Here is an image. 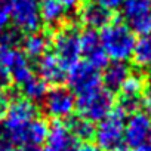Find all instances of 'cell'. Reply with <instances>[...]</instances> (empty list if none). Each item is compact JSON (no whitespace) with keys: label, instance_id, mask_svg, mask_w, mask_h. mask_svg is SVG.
Segmentation results:
<instances>
[{"label":"cell","instance_id":"6da1fadb","mask_svg":"<svg viewBox=\"0 0 151 151\" xmlns=\"http://www.w3.org/2000/svg\"><path fill=\"white\" fill-rule=\"evenodd\" d=\"M36 117V104L22 96H15L9 102L2 120H0V150L6 151L11 148L21 147L22 132L27 124Z\"/></svg>","mask_w":151,"mask_h":151},{"label":"cell","instance_id":"7a4b0ae2","mask_svg":"<svg viewBox=\"0 0 151 151\" xmlns=\"http://www.w3.org/2000/svg\"><path fill=\"white\" fill-rule=\"evenodd\" d=\"M99 40L108 59L119 62L132 58L136 43L133 31L120 19H113L108 25L101 28Z\"/></svg>","mask_w":151,"mask_h":151},{"label":"cell","instance_id":"3957f363","mask_svg":"<svg viewBox=\"0 0 151 151\" xmlns=\"http://www.w3.org/2000/svg\"><path fill=\"white\" fill-rule=\"evenodd\" d=\"M50 46L53 55L67 68V71L80 61V30L73 22H64L53 31L50 37Z\"/></svg>","mask_w":151,"mask_h":151},{"label":"cell","instance_id":"277c9868","mask_svg":"<svg viewBox=\"0 0 151 151\" xmlns=\"http://www.w3.org/2000/svg\"><path fill=\"white\" fill-rule=\"evenodd\" d=\"M114 93L102 86L91 92L77 95L76 98V110L79 111V116L92 123L101 122L105 116H108L114 108Z\"/></svg>","mask_w":151,"mask_h":151},{"label":"cell","instance_id":"5b68a950","mask_svg":"<svg viewBox=\"0 0 151 151\" xmlns=\"http://www.w3.org/2000/svg\"><path fill=\"white\" fill-rule=\"evenodd\" d=\"M124 124L126 114L119 107H114L111 113L105 116L101 122H98V126L95 127L93 139L98 148L101 151H110L120 147L124 136Z\"/></svg>","mask_w":151,"mask_h":151},{"label":"cell","instance_id":"8992f818","mask_svg":"<svg viewBox=\"0 0 151 151\" xmlns=\"http://www.w3.org/2000/svg\"><path fill=\"white\" fill-rule=\"evenodd\" d=\"M0 67L11 74L12 83L18 86H22L25 82L34 77V70L28 58L18 47L0 46Z\"/></svg>","mask_w":151,"mask_h":151},{"label":"cell","instance_id":"52a82bcc","mask_svg":"<svg viewBox=\"0 0 151 151\" xmlns=\"http://www.w3.org/2000/svg\"><path fill=\"white\" fill-rule=\"evenodd\" d=\"M43 110L53 120L61 122L62 119H70L76 110L74 92L62 85L52 88L43 98Z\"/></svg>","mask_w":151,"mask_h":151},{"label":"cell","instance_id":"ba28073f","mask_svg":"<svg viewBox=\"0 0 151 151\" xmlns=\"http://www.w3.org/2000/svg\"><path fill=\"white\" fill-rule=\"evenodd\" d=\"M122 15L124 24L133 31V34L145 36L151 33V2L123 0Z\"/></svg>","mask_w":151,"mask_h":151},{"label":"cell","instance_id":"9c48e42d","mask_svg":"<svg viewBox=\"0 0 151 151\" xmlns=\"http://www.w3.org/2000/svg\"><path fill=\"white\" fill-rule=\"evenodd\" d=\"M11 21L19 33L39 31L42 21L37 0H11Z\"/></svg>","mask_w":151,"mask_h":151},{"label":"cell","instance_id":"30bf717a","mask_svg":"<svg viewBox=\"0 0 151 151\" xmlns=\"http://www.w3.org/2000/svg\"><path fill=\"white\" fill-rule=\"evenodd\" d=\"M67 80L70 89L77 95L91 92L102 86L101 73L89 65L86 61H79L76 65H73L67 73Z\"/></svg>","mask_w":151,"mask_h":151},{"label":"cell","instance_id":"8fae6325","mask_svg":"<svg viewBox=\"0 0 151 151\" xmlns=\"http://www.w3.org/2000/svg\"><path fill=\"white\" fill-rule=\"evenodd\" d=\"M124 142L130 148H138L151 139V116L144 111L130 114L124 124Z\"/></svg>","mask_w":151,"mask_h":151},{"label":"cell","instance_id":"7c38bea8","mask_svg":"<svg viewBox=\"0 0 151 151\" xmlns=\"http://www.w3.org/2000/svg\"><path fill=\"white\" fill-rule=\"evenodd\" d=\"M144 77L141 74H130L127 80L119 91V108L124 114H133L139 111L142 105V91H144Z\"/></svg>","mask_w":151,"mask_h":151},{"label":"cell","instance_id":"4fadbf2b","mask_svg":"<svg viewBox=\"0 0 151 151\" xmlns=\"http://www.w3.org/2000/svg\"><path fill=\"white\" fill-rule=\"evenodd\" d=\"M80 52L86 58V62L98 71L104 70L108 65V56L101 46L99 33H96L95 30L88 28L80 33Z\"/></svg>","mask_w":151,"mask_h":151},{"label":"cell","instance_id":"5bb4252c","mask_svg":"<svg viewBox=\"0 0 151 151\" xmlns=\"http://www.w3.org/2000/svg\"><path fill=\"white\" fill-rule=\"evenodd\" d=\"M43 151H77L80 142L68 130L67 124L55 120L47 130Z\"/></svg>","mask_w":151,"mask_h":151},{"label":"cell","instance_id":"9a60e30c","mask_svg":"<svg viewBox=\"0 0 151 151\" xmlns=\"http://www.w3.org/2000/svg\"><path fill=\"white\" fill-rule=\"evenodd\" d=\"M37 73L46 85L61 86L67 80L68 71L52 52H47L37 59Z\"/></svg>","mask_w":151,"mask_h":151},{"label":"cell","instance_id":"2e32d148","mask_svg":"<svg viewBox=\"0 0 151 151\" xmlns=\"http://www.w3.org/2000/svg\"><path fill=\"white\" fill-rule=\"evenodd\" d=\"M79 8H80V12H79L80 22L91 30H96V28L101 30L114 19L111 12L93 3L92 0H83Z\"/></svg>","mask_w":151,"mask_h":151},{"label":"cell","instance_id":"e0dca14e","mask_svg":"<svg viewBox=\"0 0 151 151\" xmlns=\"http://www.w3.org/2000/svg\"><path fill=\"white\" fill-rule=\"evenodd\" d=\"M132 74L130 67L126 62L113 61L108 62V65L104 68V73L101 74V82L104 83V88L110 92H119L123 83L127 80V77Z\"/></svg>","mask_w":151,"mask_h":151},{"label":"cell","instance_id":"ac0fdd59","mask_svg":"<svg viewBox=\"0 0 151 151\" xmlns=\"http://www.w3.org/2000/svg\"><path fill=\"white\" fill-rule=\"evenodd\" d=\"M50 34L47 31H34L27 34L22 42V52L28 59H39L45 53H47L50 47Z\"/></svg>","mask_w":151,"mask_h":151},{"label":"cell","instance_id":"d6986e66","mask_svg":"<svg viewBox=\"0 0 151 151\" xmlns=\"http://www.w3.org/2000/svg\"><path fill=\"white\" fill-rule=\"evenodd\" d=\"M39 12H40V21L53 31L65 22L64 19L67 9L59 0H40Z\"/></svg>","mask_w":151,"mask_h":151},{"label":"cell","instance_id":"ffe728a7","mask_svg":"<svg viewBox=\"0 0 151 151\" xmlns=\"http://www.w3.org/2000/svg\"><path fill=\"white\" fill-rule=\"evenodd\" d=\"M49 124L45 119L36 117L27 124L21 136V147H40L47 136Z\"/></svg>","mask_w":151,"mask_h":151},{"label":"cell","instance_id":"44dd1931","mask_svg":"<svg viewBox=\"0 0 151 151\" xmlns=\"http://www.w3.org/2000/svg\"><path fill=\"white\" fill-rule=\"evenodd\" d=\"M65 124H67L68 130L71 132V135L77 141L91 142V139H93L95 126L92 122L83 119L82 116H71L68 119V123H65Z\"/></svg>","mask_w":151,"mask_h":151},{"label":"cell","instance_id":"7402d4cb","mask_svg":"<svg viewBox=\"0 0 151 151\" xmlns=\"http://www.w3.org/2000/svg\"><path fill=\"white\" fill-rule=\"evenodd\" d=\"M132 59L138 68L150 70L151 73V33L141 36L139 40H136Z\"/></svg>","mask_w":151,"mask_h":151},{"label":"cell","instance_id":"603a6c76","mask_svg":"<svg viewBox=\"0 0 151 151\" xmlns=\"http://www.w3.org/2000/svg\"><path fill=\"white\" fill-rule=\"evenodd\" d=\"M19 88H21V92H22V98H25L31 102L43 101V98L47 93V85L40 77H37V76L31 77L28 82H25Z\"/></svg>","mask_w":151,"mask_h":151},{"label":"cell","instance_id":"cb8c5ba5","mask_svg":"<svg viewBox=\"0 0 151 151\" xmlns=\"http://www.w3.org/2000/svg\"><path fill=\"white\" fill-rule=\"evenodd\" d=\"M22 42V36L21 33L15 28V30H5L3 34L0 36V46H8V47H17L18 45H21Z\"/></svg>","mask_w":151,"mask_h":151},{"label":"cell","instance_id":"d4e9b609","mask_svg":"<svg viewBox=\"0 0 151 151\" xmlns=\"http://www.w3.org/2000/svg\"><path fill=\"white\" fill-rule=\"evenodd\" d=\"M11 22V0H0V33Z\"/></svg>","mask_w":151,"mask_h":151},{"label":"cell","instance_id":"484cf974","mask_svg":"<svg viewBox=\"0 0 151 151\" xmlns=\"http://www.w3.org/2000/svg\"><path fill=\"white\" fill-rule=\"evenodd\" d=\"M142 105L145 107L147 113L151 116V73L144 80V91H142Z\"/></svg>","mask_w":151,"mask_h":151},{"label":"cell","instance_id":"4316f807","mask_svg":"<svg viewBox=\"0 0 151 151\" xmlns=\"http://www.w3.org/2000/svg\"><path fill=\"white\" fill-rule=\"evenodd\" d=\"M92 2L99 5L101 8L107 9L111 14H114L117 9H120L122 5H123V0H92Z\"/></svg>","mask_w":151,"mask_h":151},{"label":"cell","instance_id":"83f0119b","mask_svg":"<svg viewBox=\"0 0 151 151\" xmlns=\"http://www.w3.org/2000/svg\"><path fill=\"white\" fill-rule=\"evenodd\" d=\"M11 85H12V79H11V74L0 67V91H8L11 89Z\"/></svg>","mask_w":151,"mask_h":151},{"label":"cell","instance_id":"f1b7e54d","mask_svg":"<svg viewBox=\"0 0 151 151\" xmlns=\"http://www.w3.org/2000/svg\"><path fill=\"white\" fill-rule=\"evenodd\" d=\"M59 2L64 5V8L67 11H70V9H74V8H79L83 0H59Z\"/></svg>","mask_w":151,"mask_h":151},{"label":"cell","instance_id":"f546056e","mask_svg":"<svg viewBox=\"0 0 151 151\" xmlns=\"http://www.w3.org/2000/svg\"><path fill=\"white\" fill-rule=\"evenodd\" d=\"M77 151H101V150L98 148V145H95L92 142H83L79 145Z\"/></svg>","mask_w":151,"mask_h":151},{"label":"cell","instance_id":"4dcf8cb0","mask_svg":"<svg viewBox=\"0 0 151 151\" xmlns=\"http://www.w3.org/2000/svg\"><path fill=\"white\" fill-rule=\"evenodd\" d=\"M6 151H43L39 147H17V148H11Z\"/></svg>","mask_w":151,"mask_h":151},{"label":"cell","instance_id":"1f68e13d","mask_svg":"<svg viewBox=\"0 0 151 151\" xmlns=\"http://www.w3.org/2000/svg\"><path fill=\"white\" fill-rule=\"evenodd\" d=\"M136 151H151V139H148L145 144L139 145V147L136 148Z\"/></svg>","mask_w":151,"mask_h":151},{"label":"cell","instance_id":"d6a6232c","mask_svg":"<svg viewBox=\"0 0 151 151\" xmlns=\"http://www.w3.org/2000/svg\"><path fill=\"white\" fill-rule=\"evenodd\" d=\"M110 151H132V150H130L129 147H122V145H120V147H117V148H114V150H110Z\"/></svg>","mask_w":151,"mask_h":151},{"label":"cell","instance_id":"836d02e7","mask_svg":"<svg viewBox=\"0 0 151 151\" xmlns=\"http://www.w3.org/2000/svg\"><path fill=\"white\" fill-rule=\"evenodd\" d=\"M148 2H151V0H148Z\"/></svg>","mask_w":151,"mask_h":151},{"label":"cell","instance_id":"e575fe53","mask_svg":"<svg viewBox=\"0 0 151 151\" xmlns=\"http://www.w3.org/2000/svg\"><path fill=\"white\" fill-rule=\"evenodd\" d=\"M0 151H2V150H0Z\"/></svg>","mask_w":151,"mask_h":151}]
</instances>
